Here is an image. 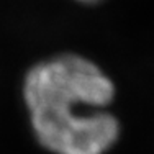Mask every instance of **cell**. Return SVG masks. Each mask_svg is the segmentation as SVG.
<instances>
[{"label": "cell", "instance_id": "obj_1", "mask_svg": "<svg viewBox=\"0 0 154 154\" xmlns=\"http://www.w3.org/2000/svg\"><path fill=\"white\" fill-rule=\"evenodd\" d=\"M115 95L97 62L72 53L33 64L21 82L33 136L51 154H107L122 133L108 110Z\"/></svg>", "mask_w": 154, "mask_h": 154}, {"label": "cell", "instance_id": "obj_2", "mask_svg": "<svg viewBox=\"0 0 154 154\" xmlns=\"http://www.w3.org/2000/svg\"><path fill=\"white\" fill-rule=\"evenodd\" d=\"M75 2H80V3H95L98 0H75Z\"/></svg>", "mask_w": 154, "mask_h": 154}]
</instances>
